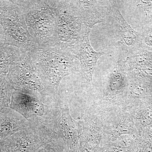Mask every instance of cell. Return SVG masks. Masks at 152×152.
I'll return each instance as SVG.
<instances>
[{
	"instance_id": "6da1fadb",
	"label": "cell",
	"mask_w": 152,
	"mask_h": 152,
	"mask_svg": "<svg viewBox=\"0 0 152 152\" xmlns=\"http://www.w3.org/2000/svg\"><path fill=\"white\" fill-rule=\"evenodd\" d=\"M50 94L59 97L58 88L64 77L79 72V63L73 55L55 47L38 48L26 53Z\"/></svg>"
},
{
	"instance_id": "7a4b0ae2",
	"label": "cell",
	"mask_w": 152,
	"mask_h": 152,
	"mask_svg": "<svg viewBox=\"0 0 152 152\" xmlns=\"http://www.w3.org/2000/svg\"><path fill=\"white\" fill-rule=\"evenodd\" d=\"M56 15L55 48L73 56L78 48L86 26L76 1H51Z\"/></svg>"
},
{
	"instance_id": "3957f363",
	"label": "cell",
	"mask_w": 152,
	"mask_h": 152,
	"mask_svg": "<svg viewBox=\"0 0 152 152\" xmlns=\"http://www.w3.org/2000/svg\"><path fill=\"white\" fill-rule=\"evenodd\" d=\"M21 9L28 27L40 48L54 47L56 15L51 1H16Z\"/></svg>"
},
{
	"instance_id": "277c9868",
	"label": "cell",
	"mask_w": 152,
	"mask_h": 152,
	"mask_svg": "<svg viewBox=\"0 0 152 152\" xmlns=\"http://www.w3.org/2000/svg\"><path fill=\"white\" fill-rule=\"evenodd\" d=\"M10 107L30 124L51 127L58 130L57 124L62 108L59 97L50 96L39 99L15 90Z\"/></svg>"
},
{
	"instance_id": "5b68a950",
	"label": "cell",
	"mask_w": 152,
	"mask_h": 152,
	"mask_svg": "<svg viewBox=\"0 0 152 152\" xmlns=\"http://www.w3.org/2000/svg\"><path fill=\"white\" fill-rule=\"evenodd\" d=\"M0 14V24L4 29V43L28 53L39 48L35 38L30 34L23 13L16 1Z\"/></svg>"
},
{
	"instance_id": "8992f818",
	"label": "cell",
	"mask_w": 152,
	"mask_h": 152,
	"mask_svg": "<svg viewBox=\"0 0 152 152\" xmlns=\"http://www.w3.org/2000/svg\"><path fill=\"white\" fill-rule=\"evenodd\" d=\"M7 75L15 90L39 99L53 96L47 90L39 72L26 53L22 52L20 58L12 66Z\"/></svg>"
},
{
	"instance_id": "52a82bcc",
	"label": "cell",
	"mask_w": 152,
	"mask_h": 152,
	"mask_svg": "<svg viewBox=\"0 0 152 152\" xmlns=\"http://www.w3.org/2000/svg\"><path fill=\"white\" fill-rule=\"evenodd\" d=\"M29 124L28 126L3 142L10 152H35L43 145L60 137L55 128Z\"/></svg>"
},
{
	"instance_id": "ba28073f",
	"label": "cell",
	"mask_w": 152,
	"mask_h": 152,
	"mask_svg": "<svg viewBox=\"0 0 152 152\" xmlns=\"http://www.w3.org/2000/svg\"><path fill=\"white\" fill-rule=\"evenodd\" d=\"M114 18L115 36L119 57L125 59L142 47V34L136 31L125 20L116 1H109Z\"/></svg>"
},
{
	"instance_id": "9c48e42d",
	"label": "cell",
	"mask_w": 152,
	"mask_h": 152,
	"mask_svg": "<svg viewBox=\"0 0 152 152\" xmlns=\"http://www.w3.org/2000/svg\"><path fill=\"white\" fill-rule=\"evenodd\" d=\"M86 26V25H85ZM78 48L74 56L79 63V72L83 81L88 84H92L93 75L98 60L106 54V52H97L91 45L90 34L93 28L86 26Z\"/></svg>"
},
{
	"instance_id": "30bf717a",
	"label": "cell",
	"mask_w": 152,
	"mask_h": 152,
	"mask_svg": "<svg viewBox=\"0 0 152 152\" xmlns=\"http://www.w3.org/2000/svg\"><path fill=\"white\" fill-rule=\"evenodd\" d=\"M76 1L84 25L92 28L103 21L111 8L110 4H107L109 1Z\"/></svg>"
},
{
	"instance_id": "8fae6325",
	"label": "cell",
	"mask_w": 152,
	"mask_h": 152,
	"mask_svg": "<svg viewBox=\"0 0 152 152\" xmlns=\"http://www.w3.org/2000/svg\"><path fill=\"white\" fill-rule=\"evenodd\" d=\"M29 124L24 117L10 107L3 110L0 112V142Z\"/></svg>"
},
{
	"instance_id": "7c38bea8",
	"label": "cell",
	"mask_w": 152,
	"mask_h": 152,
	"mask_svg": "<svg viewBox=\"0 0 152 152\" xmlns=\"http://www.w3.org/2000/svg\"><path fill=\"white\" fill-rule=\"evenodd\" d=\"M75 124L66 107H63L61 116L57 122V128L68 152H77L78 151V131Z\"/></svg>"
},
{
	"instance_id": "4fadbf2b",
	"label": "cell",
	"mask_w": 152,
	"mask_h": 152,
	"mask_svg": "<svg viewBox=\"0 0 152 152\" xmlns=\"http://www.w3.org/2000/svg\"><path fill=\"white\" fill-rule=\"evenodd\" d=\"M22 52L16 47L0 43V74H7L10 68L20 58Z\"/></svg>"
},
{
	"instance_id": "5bb4252c",
	"label": "cell",
	"mask_w": 152,
	"mask_h": 152,
	"mask_svg": "<svg viewBox=\"0 0 152 152\" xmlns=\"http://www.w3.org/2000/svg\"><path fill=\"white\" fill-rule=\"evenodd\" d=\"M14 90L7 75L0 74V112L10 107Z\"/></svg>"
},
{
	"instance_id": "9a60e30c",
	"label": "cell",
	"mask_w": 152,
	"mask_h": 152,
	"mask_svg": "<svg viewBox=\"0 0 152 152\" xmlns=\"http://www.w3.org/2000/svg\"><path fill=\"white\" fill-rule=\"evenodd\" d=\"M35 152H68L64 142L60 137L45 144Z\"/></svg>"
},
{
	"instance_id": "2e32d148",
	"label": "cell",
	"mask_w": 152,
	"mask_h": 152,
	"mask_svg": "<svg viewBox=\"0 0 152 152\" xmlns=\"http://www.w3.org/2000/svg\"><path fill=\"white\" fill-rule=\"evenodd\" d=\"M143 42L148 45V48H152V27L148 26L145 28L142 34Z\"/></svg>"
},
{
	"instance_id": "e0dca14e",
	"label": "cell",
	"mask_w": 152,
	"mask_h": 152,
	"mask_svg": "<svg viewBox=\"0 0 152 152\" xmlns=\"http://www.w3.org/2000/svg\"><path fill=\"white\" fill-rule=\"evenodd\" d=\"M12 3V1L0 0V14L5 10Z\"/></svg>"
},
{
	"instance_id": "ac0fdd59",
	"label": "cell",
	"mask_w": 152,
	"mask_h": 152,
	"mask_svg": "<svg viewBox=\"0 0 152 152\" xmlns=\"http://www.w3.org/2000/svg\"><path fill=\"white\" fill-rule=\"evenodd\" d=\"M5 35L4 29L1 25L0 24V43H4Z\"/></svg>"
}]
</instances>
